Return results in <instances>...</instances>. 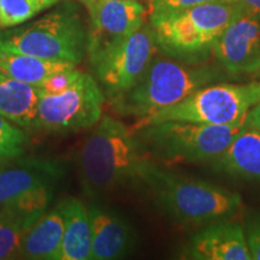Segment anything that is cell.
<instances>
[{
	"label": "cell",
	"mask_w": 260,
	"mask_h": 260,
	"mask_svg": "<svg viewBox=\"0 0 260 260\" xmlns=\"http://www.w3.org/2000/svg\"><path fill=\"white\" fill-rule=\"evenodd\" d=\"M76 160L83 193L96 199L129 184H140L149 159L134 133L106 115L83 141Z\"/></svg>",
	"instance_id": "1"
},
{
	"label": "cell",
	"mask_w": 260,
	"mask_h": 260,
	"mask_svg": "<svg viewBox=\"0 0 260 260\" xmlns=\"http://www.w3.org/2000/svg\"><path fill=\"white\" fill-rule=\"evenodd\" d=\"M155 206L165 216L182 224H206L229 219L242 206L240 194L206 181L164 171L149 160L141 174Z\"/></svg>",
	"instance_id": "2"
},
{
	"label": "cell",
	"mask_w": 260,
	"mask_h": 260,
	"mask_svg": "<svg viewBox=\"0 0 260 260\" xmlns=\"http://www.w3.org/2000/svg\"><path fill=\"white\" fill-rule=\"evenodd\" d=\"M239 2L207 3L184 9L148 12L158 48L180 60H200L228 25L245 11Z\"/></svg>",
	"instance_id": "3"
},
{
	"label": "cell",
	"mask_w": 260,
	"mask_h": 260,
	"mask_svg": "<svg viewBox=\"0 0 260 260\" xmlns=\"http://www.w3.org/2000/svg\"><path fill=\"white\" fill-rule=\"evenodd\" d=\"M88 50V28L79 6L60 0L50 12L32 22L0 31V53L73 61L80 64Z\"/></svg>",
	"instance_id": "4"
},
{
	"label": "cell",
	"mask_w": 260,
	"mask_h": 260,
	"mask_svg": "<svg viewBox=\"0 0 260 260\" xmlns=\"http://www.w3.org/2000/svg\"><path fill=\"white\" fill-rule=\"evenodd\" d=\"M219 79V71L211 67H190L153 58L141 77L110 104L115 112L136 118L139 125Z\"/></svg>",
	"instance_id": "5"
},
{
	"label": "cell",
	"mask_w": 260,
	"mask_h": 260,
	"mask_svg": "<svg viewBox=\"0 0 260 260\" xmlns=\"http://www.w3.org/2000/svg\"><path fill=\"white\" fill-rule=\"evenodd\" d=\"M245 128V119L228 125L165 121L136 128V139L148 157L162 164L217 160Z\"/></svg>",
	"instance_id": "6"
},
{
	"label": "cell",
	"mask_w": 260,
	"mask_h": 260,
	"mask_svg": "<svg viewBox=\"0 0 260 260\" xmlns=\"http://www.w3.org/2000/svg\"><path fill=\"white\" fill-rule=\"evenodd\" d=\"M260 102V82L209 84L195 90L176 105L161 110L136 128L165 121H187L228 125L241 122Z\"/></svg>",
	"instance_id": "7"
},
{
	"label": "cell",
	"mask_w": 260,
	"mask_h": 260,
	"mask_svg": "<svg viewBox=\"0 0 260 260\" xmlns=\"http://www.w3.org/2000/svg\"><path fill=\"white\" fill-rule=\"evenodd\" d=\"M104 103L105 95L93 75L81 73L64 92L41 93L34 130L69 135L94 128L103 117Z\"/></svg>",
	"instance_id": "8"
},
{
	"label": "cell",
	"mask_w": 260,
	"mask_h": 260,
	"mask_svg": "<svg viewBox=\"0 0 260 260\" xmlns=\"http://www.w3.org/2000/svg\"><path fill=\"white\" fill-rule=\"evenodd\" d=\"M157 50L153 29L145 23L129 37L88 57L94 79L109 102L126 92L141 77Z\"/></svg>",
	"instance_id": "9"
},
{
	"label": "cell",
	"mask_w": 260,
	"mask_h": 260,
	"mask_svg": "<svg viewBox=\"0 0 260 260\" xmlns=\"http://www.w3.org/2000/svg\"><path fill=\"white\" fill-rule=\"evenodd\" d=\"M213 52L229 74L260 73V14L246 9L224 29Z\"/></svg>",
	"instance_id": "10"
},
{
	"label": "cell",
	"mask_w": 260,
	"mask_h": 260,
	"mask_svg": "<svg viewBox=\"0 0 260 260\" xmlns=\"http://www.w3.org/2000/svg\"><path fill=\"white\" fill-rule=\"evenodd\" d=\"M146 14L145 6L134 0H95L88 11L87 56L135 32L145 24Z\"/></svg>",
	"instance_id": "11"
},
{
	"label": "cell",
	"mask_w": 260,
	"mask_h": 260,
	"mask_svg": "<svg viewBox=\"0 0 260 260\" xmlns=\"http://www.w3.org/2000/svg\"><path fill=\"white\" fill-rule=\"evenodd\" d=\"M67 174L60 159L17 157L0 161V207L28 191L56 186Z\"/></svg>",
	"instance_id": "12"
},
{
	"label": "cell",
	"mask_w": 260,
	"mask_h": 260,
	"mask_svg": "<svg viewBox=\"0 0 260 260\" xmlns=\"http://www.w3.org/2000/svg\"><path fill=\"white\" fill-rule=\"evenodd\" d=\"M182 258L194 260H249L245 226L229 219L206 224L187 243Z\"/></svg>",
	"instance_id": "13"
},
{
	"label": "cell",
	"mask_w": 260,
	"mask_h": 260,
	"mask_svg": "<svg viewBox=\"0 0 260 260\" xmlns=\"http://www.w3.org/2000/svg\"><path fill=\"white\" fill-rule=\"evenodd\" d=\"M92 232V260L125 258L135 246V233L117 211L99 203L87 206Z\"/></svg>",
	"instance_id": "14"
},
{
	"label": "cell",
	"mask_w": 260,
	"mask_h": 260,
	"mask_svg": "<svg viewBox=\"0 0 260 260\" xmlns=\"http://www.w3.org/2000/svg\"><path fill=\"white\" fill-rule=\"evenodd\" d=\"M63 236V214L56 206L46 211L24 234L18 259L60 260Z\"/></svg>",
	"instance_id": "15"
},
{
	"label": "cell",
	"mask_w": 260,
	"mask_h": 260,
	"mask_svg": "<svg viewBox=\"0 0 260 260\" xmlns=\"http://www.w3.org/2000/svg\"><path fill=\"white\" fill-rule=\"evenodd\" d=\"M57 207L64 219L60 260H92V232L87 206L75 198H65Z\"/></svg>",
	"instance_id": "16"
},
{
	"label": "cell",
	"mask_w": 260,
	"mask_h": 260,
	"mask_svg": "<svg viewBox=\"0 0 260 260\" xmlns=\"http://www.w3.org/2000/svg\"><path fill=\"white\" fill-rule=\"evenodd\" d=\"M40 95L39 87L0 71V115L9 121L24 130H34Z\"/></svg>",
	"instance_id": "17"
},
{
	"label": "cell",
	"mask_w": 260,
	"mask_h": 260,
	"mask_svg": "<svg viewBox=\"0 0 260 260\" xmlns=\"http://www.w3.org/2000/svg\"><path fill=\"white\" fill-rule=\"evenodd\" d=\"M217 164L229 174L249 180H260V132L246 125L224 153L217 159Z\"/></svg>",
	"instance_id": "18"
},
{
	"label": "cell",
	"mask_w": 260,
	"mask_h": 260,
	"mask_svg": "<svg viewBox=\"0 0 260 260\" xmlns=\"http://www.w3.org/2000/svg\"><path fill=\"white\" fill-rule=\"evenodd\" d=\"M76 67L73 61L21 53H0V71L12 79L39 87L52 74Z\"/></svg>",
	"instance_id": "19"
},
{
	"label": "cell",
	"mask_w": 260,
	"mask_h": 260,
	"mask_svg": "<svg viewBox=\"0 0 260 260\" xmlns=\"http://www.w3.org/2000/svg\"><path fill=\"white\" fill-rule=\"evenodd\" d=\"M32 224L15 211L0 207V260L18 259L22 240Z\"/></svg>",
	"instance_id": "20"
},
{
	"label": "cell",
	"mask_w": 260,
	"mask_h": 260,
	"mask_svg": "<svg viewBox=\"0 0 260 260\" xmlns=\"http://www.w3.org/2000/svg\"><path fill=\"white\" fill-rule=\"evenodd\" d=\"M60 0H0V29L24 24Z\"/></svg>",
	"instance_id": "21"
},
{
	"label": "cell",
	"mask_w": 260,
	"mask_h": 260,
	"mask_svg": "<svg viewBox=\"0 0 260 260\" xmlns=\"http://www.w3.org/2000/svg\"><path fill=\"white\" fill-rule=\"evenodd\" d=\"M27 140L23 128L0 115V161L23 155Z\"/></svg>",
	"instance_id": "22"
},
{
	"label": "cell",
	"mask_w": 260,
	"mask_h": 260,
	"mask_svg": "<svg viewBox=\"0 0 260 260\" xmlns=\"http://www.w3.org/2000/svg\"><path fill=\"white\" fill-rule=\"evenodd\" d=\"M82 71L77 69L76 67L71 69H65L61 71L50 75L46 80L42 82L39 88L41 89V93L44 94H58L64 92L65 89L73 86L75 81L80 77Z\"/></svg>",
	"instance_id": "23"
},
{
	"label": "cell",
	"mask_w": 260,
	"mask_h": 260,
	"mask_svg": "<svg viewBox=\"0 0 260 260\" xmlns=\"http://www.w3.org/2000/svg\"><path fill=\"white\" fill-rule=\"evenodd\" d=\"M225 2H237V0H148V4H149L148 12L184 9V8H190V6L207 4V3H225Z\"/></svg>",
	"instance_id": "24"
},
{
	"label": "cell",
	"mask_w": 260,
	"mask_h": 260,
	"mask_svg": "<svg viewBox=\"0 0 260 260\" xmlns=\"http://www.w3.org/2000/svg\"><path fill=\"white\" fill-rule=\"evenodd\" d=\"M245 232L252 259L260 260V217L247 224Z\"/></svg>",
	"instance_id": "25"
},
{
	"label": "cell",
	"mask_w": 260,
	"mask_h": 260,
	"mask_svg": "<svg viewBox=\"0 0 260 260\" xmlns=\"http://www.w3.org/2000/svg\"><path fill=\"white\" fill-rule=\"evenodd\" d=\"M245 123L249 128L259 130L260 132V102L251 107V110L247 113L245 118Z\"/></svg>",
	"instance_id": "26"
},
{
	"label": "cell",
	"mask_w": 260,
	"mask_h": 260,
	"mask_svg": "<svg viewBox=\"0 0 260 260\" xmlns=\"http://www.w3.org/2000/svg\"><path fill=\"white\" fill-rule=\"evenodd\" d=\"M239 3L245 6L247 10L253 12H258L260 14V0H237Z\"/></svg>",
	"instance_id": "27"
},
{
	"label": "cell",
	"mask_w": 260,
	"mask_h": 260,
	"mask_svg": "<svg viewBox=\"0 0 260 260\" xmlns=\"http://www.w3.org/2000/svg\"><path fill=\"white\" fill-rule=\"evenodd\" d=\"M77 2L81 3V4H82L84 8L87 9V11H89V10L93 8V5H94V3H95V0H77Z\"/></svg>",
	"instance_id": "28"
},
{
	"label": "cell",
	"mask_w": 260,
	"mask_h": 260,
	"mask_svg": "<svg viewBox=\"0 0 260 260\" xmlns=\"http://www.w3.org/2000/svg\"><path fill=\"white\" fill-rule=\"evenodd\" d=\"M134 2H141V0H134Z\"/></svg>",
	"instance_id": "29"
}]
</instances>
